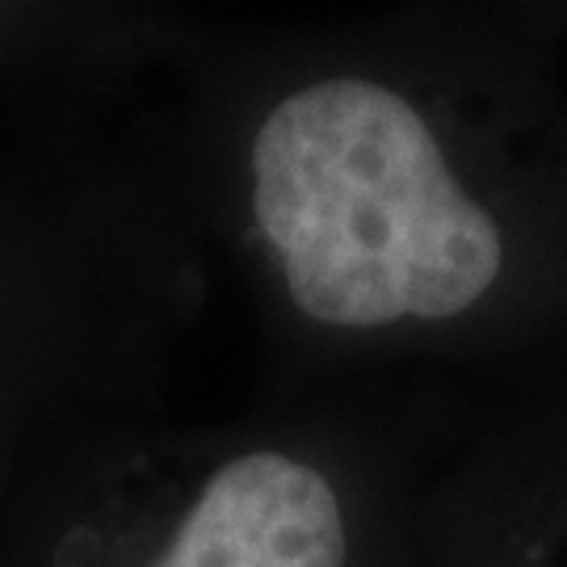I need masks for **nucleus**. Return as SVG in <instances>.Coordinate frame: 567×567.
I'll list each match as a JSON object with an SVG mask.
<instances>
[{
  "label": "nucleus",
  "instance_id": "obj_1",
  "mask_svg": "<svg viewBox=\"0 0 567 567\" xmlns=\"http://www.w3.org/2000/svg\"><path fill=\"white\" fill-rule=\"evenodd\" d=\"M529 51L416 21L219 68L194 185L286 349L508 362L567 341V114Z\"/></svg>",
  "mask_w": 567,
  "mask_h": 567
},
{
  "label": "nucleus",
  "instance_id": "obj_2",
  "mask_svg": "<svg viewBox=\"0 0 567 567\" xmlns=\"http://www.w3.org/2000/svg\"><path fill=\"white\" fill-rule=\"evenodd\" d=\"M391 567H567V421L522 416L425 475Z\"/></svg>",
  "mask_w": 567,
  "mask_h": 567
}]
</instances>
